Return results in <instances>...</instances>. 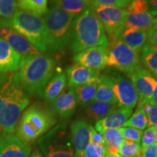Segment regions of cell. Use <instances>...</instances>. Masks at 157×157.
I'll list each match as a JSON object with an SVG mask.
<instances>
[{
    "label": "cell",
    "mask_w": 157,
    "mask_h": 157,
    "mask_svg": "<svg viewBox=\"0 0 157 157\" xmlns=\"http://www.w3.org/2000/svg\"><path fill=\"white\" fill-rule=\"evenodd\" d=\"M98 81L99 80L73 88L78 103L82 106L86 107L93 100L98 88Z\"/></svg>",
    "instance_id": "83f0119b"
},
{
    "label": "cell",
    "mask_w": 157,
    "mask_h": 157,
    "mask_svg": "<svg viewBox=\"0 0 157 157\" xmlns=\"http://www.w3.org/2000/svg\"><path fill=\"white\" fill-rule=\"evenodd\" d=\"M108 47H94L74 55V61L94 71H101L106 66Z\"/></svg>",
    "instance_id": "4fadbf2b"
},
{
    "label": "cell",
    "mask_w": 157,
    "mask_h": 157,
    "mask_svg": "<svg viewBox=\"0 0 157 157\" xmlns=\"http://www.w3.org/2000/svg\"><path fill=\"white\" fill-rule=\"evenodd\" d=\"M139 53L119 39L110 41L108 46L106 66L131 74L141 66Z\"/></svg>",
    "instance_id": "ba28073f"
},
{
    "label": "cell",
    "mask_w": 157,
    "mask_h": 157,
    "mask_svg": "<svg viewBox=\"0 0 157 157\" xmlns=\"http://www.w3.org/2000/svg\"><path fill=\"white\" fill-rule=\"evenodd\" d=\"M156 142H157V128L155 127H148L143 134L141 146L145 148Z\"/></svg>",
    "instance_id": "d590c367"
},
{
    "label": "cell",
    "mask_w": 157,
    "mask_h": 157,
    "mask_svg": "<svg viewBox=\"0 0 157 157\" xmlns=\"http://www.w3.org/2000/svg\"><path fill=\"white\" fill-rule=\"evenodd\" d=\"M148 13L153 16L157 15V0H148Z\"/></svg>",
    "instance_id": "60d3db41"
},
{
    "label": "cell",
    "mask_w": 157,
    "mask_h": 157,
    "mask_svg": "<svg viewBox=\"0 0 157 157\" xmlns=\"http://www.w3.org/2000/svg\"><path fill=\"white\" fill-rule=\"evenodd\" d=\"M119 39L140 53L148 41V32L145 29L125 28Z\"/></svg>",
    "instance_id": "ffe728a7"
},
{
    "label": "cell",
    "mask_w": 157,
    "mask_h": 157,
    "mask_svg": "<svg viewBox=\"0 0 157 157\" xmlns=\"http://www.w3.org/2000/svg\"><path fill=\"white\" fill-rule=\"evenodd\" d=\"M90 142H93L100 144H105L103 137L101 133L98 132L96 129L91 126L90 128Z\"/></svg>",
    "instance_id": "ab89813d"
},
{
    "label": "cell",
    "mask_w": 157,
    "mask_h": 157,
    "mask_svg": "<svg viewBox=\"0 0 157 157\" xmlns=\"http://www.w3.org/2000/svg\"><path fill=\"white\" fill-rule=\"evenodd\" d=\"M151 100L153 101V102H154V103L157 105V85L156 88H155L154 93H153Z\"/></svg>",
    "instance_id": "7bdbcfd3"
},
{
    "label": "cell",
    "mask_w": 157,
    "mask_h": 157,
    "mask_svg": "<svg viewBox=\"0 0 157 157\" xmlns=\"http://www.w3.org/2000/svg\"><path fill=\"white\" fill-rule=\"evenodd\" d=\"M78 101L74 89L68 87L55 100L52 109L56 113L63 119H68L75 112Z\"/></svg>",
    "instance_id": "e0dca14e"
},
{
    "label": "cell",
    "mask_w": 157,
    "mask_h": 157,
    "mask_svg": "<svg viewBox=\"0 0 157 157\" xmlns=\"http://www.w3.org/2000/svg\"><path fill=\"white\" fill-rule=\"evenodd\" d=\"M93 101H102L109 103H117L113 90L112 82L110 76H101L98 84L96 93Z\"/></svg>",
    "instance_id": "603a6c76"
},
{
    "label": "cell",
    "mask_w": 157,
    "mask_h": 157,
    "mask_svg": "<svg viewBox=\"0 0 157 157\" xmlns=\"http://www.w3.org/2000/svg\"><path fill=\"white\" fill-rule=\"evenodd\" d=\"M76 15L54 5L44 15L48 36V50L63 52L68 45L72 23Z\"/></svg>",
    "instance_id": "5b68a950"
},
{
    "label": "cell",
    "mask_w": 157,
    "mask_h": 157,
    "mask_svg": "<svg viewBox=\"0 0 157 157\" xmlns=\"http://www.w3.org/2000/svg\"><path fill=\"white\" fill-rule=\"evenodd\" d=\"M148 126V119L143 108H137L135 112L131 115L123 127H131L144 130Z\"/></svg>",
    "instance_id": "f546056e"
},
{
    "label": "cell",
    "mask_w": 157,
    "mask_h": 157,
    "mask_svg": "<svg viewBox=\"0 0 157 157\" xmlns=\"http://www.w3.org/2000/svg\"><path fill=\"white\" fill-rule=\"evenodd\" d=\"M140 1H143V2H148V0H140Z\"/></svg>",
    "instance_id": "bcb514c9"
},
{
    "label": "cell",
    "mask_w": 157,
    "mask_h": 157,
    "mask_svg": "<svg viewBox=\"0 0 157 157\" xmlns=\"http://www.w3.org/2000/svg\"><path fill=\"white\" fill-rule=\"evenodd\" d=\"M56 119L48 110L33 105L24 111L19 120L16 136L23 142H34L56 124Z\"/></svg>",
    "instance_id": "8992f818"
},
{
    "label": "cell",
    "mask_w": 157,
    "mask_h": 157,
    "mask_svg": "<svg viewBox=\"0 0 157 157\" xmlns=\"http://www.w3.org/2000/svg\"><path fill=\"white\" fill-rule=\"evenodd\" d=\"M117 103H109L102 101H92L86 106L87 116L95 120H101L119 109Z\"/></svg>",
    "instance_id": "7402d4cb"
},
{
    "label": "cell",
    "mask_w": 157,
    "mask_h": 157,
    "mask_svg": "<svg viewBox=\"0 0 157 157\" xmlns=\"http://www.w3.org/2000/svg\"><path fill=\"white\" fill-rule=\"evenodd\" d=\"M148 119V126L157 128V105L152 100L147 101L143 105Z\"/></svg>",
    "instance_id": "e575fe53"
},
{
    "label": "cell",
    "mask_w": 157,
    "mask_h": 157,
    "mask_svg": "<svg viewBox=\"0 0 157 157\" xmlns=\"http://www.w3.org/2000/svg\"><path fill=\"white\" fill-rule=\"evenodd\" d=\"M66 74L68 87L71 88L98 81L101 77L99 71L90 69L77 63L70 66L66 69Z\"/></svg>",
    "instance_id": "9a60e30c"
},
{
    "label": "cell",
    "mask_w": 157,
    "mask_h": 157,
    "mask_svg": "<svg viewBox=\"0 0 157 157\" xmlns=\"http://www.w3.org/2000/svg\"><path fill=\"white\" fill-rule=\"evenodd\" d=\"M55 70L56 61L52 57L42 53L29 57L21 60L17 70L20 84L29 95L42 96Z\"/></svg>",
    "instance_id": "3957f363"
},
{
    "label": "cell",
    "mask_w": 157,
    "mask_h": 157,
    "mask_svg": "<svg viewBox=\"0 0 157 157\" xmlns=\"http://www.w3.org/2000/svg\"><path fill=\"white\" fill-rule=\"evenodd\" d=\"M37 144L44 157H76L71 132L63 124L39 137Z\"/></svg>",
    "instance_id": "52a82bcc"
},
{
    "label": "cell",
    "mask_w": 157,
    "mask_h": 157,
    "mask_svg": "<svg viewBox=\"0 0 157 157\" xmlns=\"http://www.w3.org/2000/svg\"><path fill=\"white\" fill-rule=\"evenodd\" d=\"M31 148L29 143L15 135H4L0 137V157H29Z\"/></svg>",
    "instance_id": "5bb4252c"
},
{
    "label": "cell",
    "mask_w": 157,
    "mask_h": 157,
    "mask_svg": "<svg viewBox=\"0 0 157 157\" xmlns=\"http://www.w3.org/2000/svg\"><path fill=\"white\" fill-rule=\"evenodd\" d=\"M140 52V61L157 79V48L147 42Z\"/></svg>",
    "instance_id": "484cf974"
},
{
    "label": "cell",
    "mask_w": 157,
    "mask_h": 157,
    "mask_svg": "<svg viewBox=\"0 0 157 157\" xmlns=\"http://www.w3.org/2000/svg\"><path fill=\"white\" fill-rule=\"evenodd\" d=\"M29 103L28 95L20 84L17 71L0 73V137L14 134L23 110Z\"/></svg>",
    "instance_id": "6da1fadb"
},
{
    "label": "cell",
    "mask_w": 157,
    "mask_h": 157,
    "mask_svg": "<svg viewBox=\"0 0 157 157\" xmlns=\"http://www.w3.org/2000/svg\"><path fill=\"white\" fill-rule=\"evenodd\" d=\"M121 2H122L125 5V6L127 7L129 6V3H130L131 0H121Z\"/></svg>",
    "instance_id": "f6af8a7d"
},
{
    "label": "cell",
    "mask_w": 157,
    "mask_h": 157,
    "mask_svg": "<svg viewBox=\"0 0 157 157\" xmlns=\"http://www.w3.org/2000/svg\"><path fill=\"white\" fill-rule=\"evenodd\" d=\"M129 76L138 95L137 108H143L147 101L151 100L157 85V79L148 70L142 67L129 74Z\"/></svg>",
    "instance_id": "30bf717a"
},
{
    "label": "cell",
    "mask_w": 157,
    "mask_h": 157,
    "mask_svg": "<svg viewBox=\"0 0 157 157\" xmlns=\"http://www.w3.org/2000/svg\"><path fill=\"white\" fill-rule=\"evenodd\" d=\"M67 77L64 72H60L53 76L45 87L43 96L47 104L51 105L55 100L66 90Z\"/></svg>",
    "instance_id": "44dd1931"
},
{
    "label": "cell",
    "mask_w": 157,
    "mask_h": 157,
    "mask_svg": "<svg viewBox=\"0 0 157 157\" xmlns=\"http://www.w3.org/2000/svg\"><path fill=\"white\" fill-rule=\"evenodd\" d=\"M109 39L92 9L76 15L72 23L68 48L73 54L99 46H109Z\"/></svg>",
    "instance_id": "7a4b0ae2"
},
{
    "label": "cell",
    "mask_w": 157,
    "mask_h": 157,
    "mask_svg": "<svg viewBox=\"0 0 157 157\" xmlns=\"http://www.w3.org/2000/svg\"><path fill=\"white\" fill-rule=\"evenodd\" d=\"M138 157H157V142L142 148Z\"/></svg>",
    "instance_id": "74e56055"
},
{
    "label": "cell",
    "mask_w": 157,
    "mask_h": 157,
    "mask_svg": "<svg viewBox=\"0 0 157 157\" xmlns=\"http://www.w3.org/2000/svg\"><path fill=\"white\" fill-rule=\"evenodd\" d=\"M101 134L103 135L105 146L107 153L110 154H117L124 139L119 129H110L101 131Z\"/></svg>",
    "instance_id": "d4e9b609"
},
{
    "label": "cell",
    "mask_w": 157,
    "mask_h": 157,
    "mask_svg": "<svg viewBox=\"0 0 157 157\" xmlns=\"http://www.w3.org/2000/svg\"><path fill=\"white\" fill-rule=\"evenodd\" d=\"M90 128L91 126L83 119L74 121L71 125V135L76 157H82L87 145L90 143Z\"/></svg>",
    "instance_id": "2e32d148"
},
{
    "label": "cell",
    "mask_w": 157,
    "mask_h": 157,
    "mask_svg": "<svg viewBox=\"0 0 157 157\" xmlns=\"http://www.w3.org/2000/svg\"><path fill=\"white\" fill-rule=\"evenodd\" d=\"M105 157H124V156H121V155H119V154H108L105 155Z\"/></svg>",
    "instance_id": "ee69618b"
},
{
    "label": "cell",
    "mask_w": 157,
    "mask_h": 157,
    "mask_svg": "<svg viewBox=\"0 0 157 157\" xmlns=\"http://www.w3.org/2000/svg\"><path fill=\"white\" fill-rule=\"evenodd\" d=\"M0 37L5 40L20 55L22 60L41 53L28 39L5 25H0Z\"/></svg>",
    "instance_id": "7c38bea8"
},
{
    "label": "cell",
    "mask_w": 157,
    "mask_h": 157,
    "mask_svg": "<svg viewBox=\"0 0 157 157\" xmlns=\"http://www.w3.org/2000/svg\"><path fill=\"white\" fill-rule=\"evenodd\" d=\"M157 17L148 12L143 13H132L127 15L125 21V28H137L148 31L156 22Z\"/></svg>",
    "instance_id": "cb8c5ba5"
},
{
    "label": "cell",
    "mask_w": 157,
    "mask_h": 157,
    "mask_svg": "<svg viewBox=\"0 0 157 157\" xmlns=\"http://www.w3.org/2000/svg\"><path fill=\"white\" fill-rule=\"evenodd\" d=\"M93 6H110V7H117L120 8L127 7L121 0H90Z\"/></svg>",
    "instance_id": "8d00e7d4"
},
{
    "label": "cell",
    "mask_w": 157,
    "mask_h": 157,
    "mask_svg": "<svg viewBox=\"0 0 157 157\" xmlns=\"http://www.w3.org/2000/svg\"><path fill=\"white\" fill-rule=\"evenodd\" d=\"M17 0H0V17L10 18L17 12Z\"/></svg>",
    "instance_id": "d6a6232c"
},
{
    "label": "cell",
    "mask_w": 157,
    "mask_h": 157,
    "mask_svg": "<svg viewBox=\"0 0 157 157\" xmlns=\"http://www.w3.org/2000/svg\"><path fill=\"white\" fill-rule=\"evenodd\" d=\"M55 5L74 15H79L92 7L90 0H55Z\"/></svg>",
    "instance_id": "4316f807"
},
{
    "label": "cell",
    "mask_w": 157,
    "mask_h": 157,
    "mask_svg": "<svg viewBox=\"0 0 157 157\" xmlns=\"http://www.w3.org/2000/svg\"><path fill=\"white\" fill-rule=\"evenodd\" d=\"M0 25L9 27L27 39L41 53L48 50V32L44 17L23 10L10 18L0 17Z\"/></svg>",
    "instance_id": "277c9868"
},
{
    "label": "cell",
    "mask_w": 157,
    "mask_h": 157,
    "mask_svg": "<svg viewBox=\"0 0 157 157\" xmlns=\"http://www.w3.org/2000/svg\"><path fill=\"white\" fill-rule=\"evenodd\" d=\"M29 157H44V155L42 154V152H41L40 151L38 150V149H36V150H35L33 152L31 153L30 156Z\"/></svg>",
    "instance_id": "b9f144b4"
},
{
    "label": "cell",
    "mask_w": 157,
    "mask_h": 157,
    "mask_svg": "<svg viewBox=\"0 0 157 157\" xmlns=\"http://www.w3.org/2000/svg\"><path fill=\"white\" fill-rule=\"evenodd\" d=\"M121 135L124 140L140 143L143 134V130L131 127H123L119 128Z\"/></svg>",
    "instance_id": "836d02e7"
},
{
    "label": "cell",
    "mask_w": 157,
    "mask_h": 157,
    "mask_svg": "<svg viewBox=\"0 0 157 157\" xmlns=\"http://www.w3.org/2000/svg\"><path fill=\"white\" fill-rule=\"evenodd\" d=\"M148 32V43L157 48V20L154 25L147 31Z\"/></svg>",
    "instance_id": "f35d334b"
},
{
    "label": "cell",
    "mask_w": 157,
    "mask_h": 157,
    "mask_svg": "<svg viewBox=\"0 0 157 157\" xmlns=\"http://www.w3.org/2000/svg\"><path fill=\"white\" fill-rule=\"evenodd\" d=\"M110 77L119 107L133 109L138 102V95L130 80L118 74Z\"/></svg>",
    "instance_id": "8fae6325"
},
{
    "label": "cell",
    "mask_w": 157,
    "mask_h": 157,
    "mask_svg": "<svg viewBox=\"0 0 157 157\" xmlns=\"http://www.w3.org/2000/svg\"><path fill=\"white\" fill-rule=\"evenodd\" d=\"M142 146L140 143L124 140L118 154L124 157H138L140 154Z\"/></svg>",
    "instance_id": "4dcf8cb0"
},
{
    "label": "cell",
    "mask_w": 157,
    "mask_h": 157,
    "mask_svg": "<svg viewBox=\"0 0 157 157\" xmlns=\"http://www.w3.org/2000/svg\"><path fill=\"white\" fill-rule=\"evenodd\" d=\"M21 57L8 43L0 37V73L17 71L21 64Z\"/></svg>",
    "instance_id": "ac0fdd59"
},
{
    "label": "cell",
    "mask_w": 157,
    "mask_h": 157,
    "mask_svg": "<svg viewBox=\"0 0 157 157\" xmlns=\"http://www.w3.org/2000/svg\"><path fill=\"white\" fill-rule=\"evenodd\" d=\"M107 151L105 145L90 142L87 145L82 157H105Z\"/></svg>",
    "instance_id": "1f68e13d"
},
{
    "label": "cell",
    "mask_w": 157,
    "mask_h": 157,
    "mask_svg": "<svg viewBox=\"0 0 157 157\" xmlns=\"http://www.w3.org/2000/svg\"><path fill=\"white\" fill-rule=\"evenodd\" d=\"M48 0H17V7L22 10L36 15H44L48 10Z\"/></svg>",
    "instance_id": "f1b7e54d"
},
{
    "label": "cell",
    "mask_w": 157,
    "mask_h": 157,
    "mask_svg": "<svg viewBox=\"0 0 157 157\" xmlns=\"http://www.w3.org/2000/svg\"><path fill=\"white\" fill-rule=\"evenodd\" d=\"M132 114V109L119 108L117 111L110 113L95 124V129L98 132L110 129H119L123 127L124 124Z\"/></svg>",
    "instance_id": "d6986e66"
},
{
    "label": "cell",
    "mask_w": 157,
    "mask_h": 157,
    "mask_svg": "<svg viewBox=\"0 0 157 157\" xmlns=\"http://www.w3.org/2000/svg\"><path fill=\"white\" fill-rule=\"evenodd\" d=\"M91 9L101 21L109 42V39H119L125 29V21L129 11L110 6H93Z\"/></svg>",
    "instance_id": "9c48e42d"
}]
</instances>
